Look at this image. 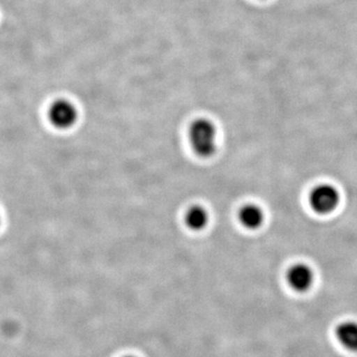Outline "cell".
I'll return each instance as SVG.
<instances>
[{
  "label": "cell",
  "instance_id": "9c48e42d",
  "mask_svg": "<svg viewBox=\"0 0 357 357\" xmlns=\"http://www.w3.org/2000/svg\"><path fill=\"white\" fill-rule=\"evenodd\" d=\"M126 357H133V356H126Z\"/></svg>",
  "mask_w": 357,
  "mask_h": 357
},
{
  "label": "cell",
  "instance_id": "277c9868",
  "mask_svg": "<svg viewBox=\"0 0 357 357\" xmlns=\"http://www.w3.org/2000/svg\"><path fill=\"white\" fill-rule=\"evenodd\" d=\"M287 280L294 290L305 292L311 288L314 281V274L311 268L307 267V265L297 264L289 270Z\"/></svg>",
  "mask_w": 357,
  "mask_h": 357
},
{
  "label": "cell",
  "instance_id": "52a82bcc",
  "mask_svg": "<svg viewBox=\"0 0 357 357\" xmlns=\"http://www.w3.org/2000/svg\"><path fill=\"white\" fill-rule=\"evenodd\" d=\"M208 222H210V215L208 211L202 206H192L185 213V225L194 231H201L206 229Z\"/></svg>",
  "mask_w": 357,
  "mask_h": 357
},
{
  "label": "cell",
  "instance_id": "8992f818",
  "mask_svg": "<svg viewBox=\"0 0 357 357\" xmlns=\"http://www.w3.org/2000/svg\"><path fill=\"white\" fill-rule=\"evenodd\" d=\"M239 220L244 227L248 229H257L264 222V213L258 206L255 204H246L238 215Z\"/></svg>",
  "mask_w": 357,
  "mask_h": 357
},
{
  "label": "cell",
  "instance_id": "6da1fadb",
  "mask_svg": "<svg viewBox=\"0 0 357 357\" xmlns=\"http://www.w3.org/2000/svg\"><path fill=\"white\" fill-rule=\"evenodd\" d=\"M190 144L201 158H210L218 149V131L208 119H199L189 128Z\"/></svg>",
  "mask_w": 357,
  "mask_h": 357
},
{
  "label": "cell",
  "instance_id": "7a4b0ae2",
  "mask_svg": "<svg viewBox=\"0 0 357 357\" xmlns=\"http://www.w3.org/2000/svg\"><path fill=\"white\" fill-rule=\"evenodd\" d=\"M79 119V112L73 102L67 100H55L48 109L49 122L60 130L73 128Z\"/></svg>",
  "mask_w": 357,
  "mask_h": 357
},
{
  "label": "cell",
  "instance_id": "5b68a950",
  "mask_svg": "<svg viewBox=\"0 0 357 357\" xmlns=\"http://www.w3.org/2000/svg\"><path fill=\"white\" fill-rule=\"evenodd\" d=\"M335 337L347 351L357 352L356 321H345L340 323L335 328Z\"/></svg>",
  "mask_w": 357,
  "mask_h": 357
},
{
  "label": "cell",
  "instance_id": "ba28073f",
  "mask_svg": "<svg viewBox=\"0 0 357 357\" xmlns=\"http://www.w3.org/2000/svg\"><path fill=\"white\" fill-rule=\"evenodd\" d=\"M0 225H1V213H0Z\"/></svg>",
  "mask_w": 357,
  "mask_h": 357
},
{
  "label": "cell",
  "instance_id": "3957f363",
  "mask_svg": "<svg viewBox=\"0 0 357 357\" xmlns=\"http://www.w3.org/2000/svg\"><path fill=\"white\" fill-rule=\"evenodd\" d=\"M340 195L335 188L330 185H321L312 191L311 204L312 208L319 213H328L337 208Z\"/></svg>",
  "mask_w": 357,
  "mask_h": 357
}]
</instances>
